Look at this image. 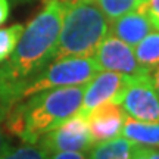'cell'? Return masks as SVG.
<instances>
[{"label":"cell","mask_w":159,"mask_h":159,"mask_svg":"<svg viewBox=\"0 0 159 159\" xmlns=\"http://www.w3.org/2000/svg\"><path fill=\"white\" fill-rule=\"evenodd\" d=\"M133 144L159 148V122H143L131 116H125L121 136Z\"/></svg>","instance_id":"11"},{"label":"cell","mask_w":159,"mask_h":159,"mask_svg":"<svg viewBox=\"0 0 159 159\" xmlns=\"http://www.w3.org/2000/svg\"><path fill=\"white\" fill-rule=\"evenodd\" d=\"M150 80H152V84H153L155 90H156V93L159 96V66L150 72Z\"/></svg>","instance_id":"22"},{"label":"cell","mask_w":159,"mask_h":159,"mask_svg":"<svg viewBox=\"0 0 159 159\" xmlns=\"http://www.w3.org/2000/svg\"><path fill=\"white\" fill-rule=\"evenodd\" d=\"M47 159H87V156L81 152H61L47 155Z\"/></svg>","instance_id":"20"},{"label":"cell","mask_w":159,"mask_h":159,"mask_svg":"<svg viewBox=\"0 0 159 159\" xmlns=\"http://www.w3.org/2000/svg\"><path fill=\"white\" fill-rule=\"evenodd\" d=\"M139 63L149 74L159 66V30L150 31L144 39L134 47Z\"/></svg>","instance_id":"13"},{"label":"cell","mask_w":159,"mask_h":159,"mask_svg":"<svg viewBox=\"0 0 159 159\" xmlns=\"http://www.w3.org/2000/svg\"><path fill=\"white\" fill-rule=\"evenodd\" d=\"M9 12H11L9 0H0V25H3V24L7 21Z\"/></svg>","instance_id":"21"},{"label":"cell","mask_w":159,"mask_h":159,"mask_svg":"<svg viewBox=\"0 0 159 159\" xmlns=\"http://www.w3.org/2000/svg\"><path fill=\"white\" fill-rule=\"evenodd\" d=\"M7 111H9V108H7L6 105H3V103H0V155L12 146L11 142H9V139H7V136H6L5 128L2 127V125L5 124V119H6V115H7Z\"/></svg>","instance_id":"18"},{"label":"cell","mask_w":159,"mask_h":159,"mask_svg":"<svg viewBox=\"0 0 159 159\" xmlns=\"http://www.w3.org/2000/svg\"><path fill=\"white\" fill-rule=\"evenodd\" d=\"M105 16L109 21L122 16L125 13L136 11H144L148 0H96Z\"/></svg>","instance_id":"14"},{"label":"cell","mask_w":159,"mask_h":159,"mask_svg":"<svg viewBox=\"0 0 159 159\" xmlns=\"http://www.w3.org/2000/svg\"><path fill=\"white\" fill-rule=\"evenodd\" d=\"M35 144L46 155L61 152L87 153V150L93 146L87 118L75 114L74 116L63 121L61 125H57L56 128L46 133Z\"/></svg>","instance_id":"6"},{"label":"cell","mask_w":159,"mask_h":159,"mask_svg":"<svg viewBox=\"0 0 159 159\" xmlns=\"http://www.w3.org/2000/svg\"><path fill=\"white\" fill-rule=\"evenodd\" d=\"M133 143L124 137L93 144L87 150V159H131Z\"/></svg>","instance_id":"12"},{"label":"cell","mask_w":159,"mask_h":159,"mask_svg":"<svg viewBox=\"0 0 159 159\" xmlns=\"http://www.w3.org/2000/svg\"><path fill=\"white\" fill-rule=\"evenodd\" d=\"M93 57L96 59L100 71H112L131 78L149 74L137 61L134 47L115 37L111 31L103 39Z\"/></svg>","instance_id":"7"},{"label":"cell","mask_w":159,"mask_h":159,"mask_svg":"<svg viewBox=\"0 0 159 159\" xmlns=\"http://www.w3.org/2000/svg\"><path fill=\"white\" fill-rule=\"evenodd\" d=\"M84 87L44 90L13 103L5 119L6 130L25 144H35L46 133L78 112Z\"/></svg>","instance_id":"2"},{"label":"cell","mask_w":159,"mask_h":159,"mask_svg":"<svg viewBox=\"0 0 159 159\" xmlns=\"http://www.w3.org/2000/svg\"><path fill=\"white\" fill-rule=\"evenodd\" d=\"M109 33V19L96 0H68L53 61L93 57Z\"/></svg>","instance_id":"3"},{"label":"cell","mask_w":159,"mask_h":159,"mask_svg":"<svg viewBox=\"0 0 159 159\" xmlns=\"http://www.w3.org/2000/svg\"><path fill=\"white\" fill-rule=\"evenodd\" d=\"M131 118L143 122H159V96L150 74L130 78L114 100Z\"/></svg>","instance_id":"5"},{"label":"cell","mask_w":159,"mask_h":159,"mask_svg":"<svg viewBox=\"0 0 159 159\" xmlns=\"http://www.w3.org/2000/svg\"><path fill=\"white\" fill-rule=\"evenodd\" d=\"M100 71L94 57H66L52 62L19 90L15 103L44 90L85 85Z\"/></svg>","instance_id":"4"},{"label":"cell","mask_w":159,"mask_h":159,"mask_svg":"<svg viewBox=\"0 0 159 159\" xmlns=\"http://www.w3.org/2000/svg\"><path fill=\"white\" fill-rule=\"evenodd\" d=\"M125 116L124 109L114 102H106L93 109L85 116L93 144L109 142L121 136Z\"/></svg>","instance_id":"9"},{"label":"cell","mask_w":159,"mask_h":159,"mask_svg":"<svg viewBox=\"0 0 159 159\" xmlns=\"http://www.w3.org/2000/svg\"><path fill=\"white\" fill-rule=\"evenodd\" d=\"M24 27L22 24H15L7 28H0V63H3L15 50L18 41L22 35Z\"/></svg>","instance_id":"15"},{"label":"cell","mask_w":159,"mask_h":159,"mask_svg":"<svg viewBox=\"0 0 159 159\" xmlns=\"http://www.w3.org/2000/svg\"><path fill=\"white\" fill-rule=\"evenodd\" d=\"M109 31L128 46L136 47L150 31H153V25L146 12L136 11L114 19L112 25H109Z\"/></svg>","instance_id":"10"},{"label":"cell","mask_w":159,"mask_h":159,"mask_svg":"<svg viewBox=\"0 0 159 159\" xmlns=\"http://www.w3.org/2000/svg\"><path fill=\"white\" fill-rule=\"evenodd\" d=\"M144 12L148 13L153 28L159 30V0H148L144 6Z\"/></svg>","instance_id":"19"},{"label":"cell","mask_w":159,"mask_h":159,"mask_svg":"<svg viewBox=\"0 0 159 159\" xmlns=\"http://www.w3.org/2000/svg\"><path fill=\"white\" fill-rule=\"evenodd\" d=\"M130 78L131 77L112 72V71H99L85 84L81 106L77 114L81 116H87L99 105L114 102Z\"/></svg>","instance_id":"8"},{"label":"cell","mask_w":159,"mask_h":159,"mask_svg":"<svg viewBox=\"0 0 159 159\" xmlns=\"http://www.w3.org/2000/svg\"><path fill=\"white\" fill-rule=\"evenodd\" d=\"M0 159H47V155L37 144L11 146L0 155Z\"/></svg>","instance_id":"16"},{"label":"cell","mask_w":159,"mask_h":159,"mask_svg":"<svg viewBox=\"0 0 159 159\" xmlns=\"http://www.w3.org/2000/svg\"><path fill=\"white\" fill-rule=\"evenodd\" d=\"M131 159H159V148L134 144L131 152Z\"/></svg>","instance_id":"17"},{"label":"cell","mask_w":159,"mask_h":159,"mask_svg":"<svg viewBox=\"0 0 159 159\" xmlns=\"http://www.w3.org/2000/svg\"><path fill=\"white\" fill-rule=\"evenodd\" d=\"M68 0H47L25 27L15 50L0 63V103L11 108L16 94L53 61Z\"/></svg>","instance_id":"1"}]
</instances>
